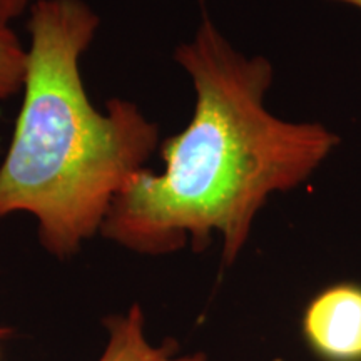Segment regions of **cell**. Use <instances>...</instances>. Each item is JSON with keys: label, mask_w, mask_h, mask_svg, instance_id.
I'll return each mask as SVG.
<instances>
[{"label": "cell", "mask_w": 361, "mask_h": 361, "mask_svg": "<svg viewBox=\"0 0 361 361\" xmlns=\"http://www.w3.org/2000/svg\"><path fill=\"white\" fill-rule=\"evenodd\" d=\"M305 336L328 361H361V286L341 283L323 290L305 311Z\"/></svg>", "instance_id": "3957f363"}, {"label": "cell", "mask_w": 361, "mask_h": 361, "mask_svg": "<svg viewBox=\"0 0 361 361\" xmlns=\"http://www.w3.org/2000/svg\"><path fill=\"white\" fill-rule=\"evenodd\" d=\"M176 61L196 94L191 121L162 146V173L139 171L116 197L101 233L146 255L173 252L188 239L201 250L219 234L231 264L271 194L303 184L338 137L322 124L271 114V62L236 51L207 16Z\"/></svg>", "instance_id": "6da1fadb"}, {"label": "cell", "mask_w": 361, "mask_h": 361, "mask_svg": "<svg viewBox=\"0 0 361 361\" xmlns=\"http://www.w3.org/2000/svg\"><path fill=\"white\" fill-rule=\"evenodd\" d=\"M37 0H0V27H11L22 13L34 7Z\"/></svg>", "instance_id": "8992f818"}, {"label": "cell", "mask_w": 361, "mask_h": 361, "mask_svg": "<svg viewBox=\"0 0 361 361\" xmlns=\"http://www.w3.org/2000/svg\"><path fill=\"white\" fill-rule=\"evenodd\" d=\"M99 25L85 0H37L30 8L24 101L0 164V219L30 214L59 258L101 231L159 142L157 126L134 102L112 99L106 112L90 102L80 57Z\"/></svg>", "instance_id": "7a4b0ae2"}, {"label": "cell", "mask_w": 361, "mask_h": 361, "mask_svg": "<svg viewBox=\"0 0 361 361\" xmlns=\"http://www.w3.org/2000/svg\"><path fill=\"white\" fill-rule=\"evenodd\" d=\"M109 340L99 361H204L202 355H179L171 341L151 343L146 335V319L139 306L107 322Z\"/></svg>", "instance_id": "277c9868"}, {"label": "cell", "mask_w": 361, "mask_h": 361, "mask_svg": "<svg viewBox=\"0 0 361 361\" xmlns=\"http://www.w3.org/2000/svg\"><path fill=\"white\" fill-rule=\"evenodd\" d=\"M27 49L12 27H0V101L24 87Z\"/></svg>", "instance_id": "5b68a950"}, {"label": "cell", "mask_w": 361, "mask_h": 361, "mask_svg": "<svg viewBox=\"0 0 361 361\" xmlns=\"http://www.w3.org/2000/svg\"><path fill=\"white\" fill-rule=\"evenodd\" d=\"M331 2H341V4H350V6L361 8V0H331Z\"/></svg>", "instance_id": "52a82bcc"}]
</instances>
